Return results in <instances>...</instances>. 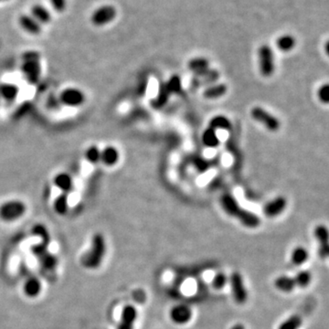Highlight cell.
Masks as SVG:
<instances>
[{"instance_id":"obj_1","label":"cell","mask_w":329,"mask_h":329,"mask_svg":"<svg viewBox=\"0 0 329 329\" xmlns=\"http://www.w3.org/2000/svg\"><path fill=\"white\" fill-rule=\"evenodd\" d=\"M222 206L225 212L238 218L239 222L247 228H257L261 224V220L256 214L248 209L241 208L236 198L231 194H224L222 199Z\"/></svg>"},{"instance_id":"obj_2","label":"cell","mask_w":329,"mask_h":329,"mask_svg":"<svg viewBox=\"0 0 329 329\" xmlns=\"http://www.w3.org/2000/svg\"><path fill=\"white\" fill-rule=\"evenodd\" d=\"M106 241L101 233H94L91 238L90 250L82 255L81 265L84 268L94 270L99 268L106 253Z\"/></svg>"},{"instance_id":"obj_3","label":"cell","mask_w":329,"mask_h":329,"mask_svg":"<svg viewBox=\"0 0 329 329\" xmlns=\"http://www.w3.org/2000/svg\"><path fill=\"white\" fill-rule=\"evenodd\" d=\"M311 282L312 274L309 271H301L294 276H279L274 280V286L283 293H290L294 289L307 287Z\"/></svg>"},{"instance_id":"obj_4","label":"cell","mask_w":329,"mask_h":329,"mask_svg":"<svg viewBox=\"0 0 329 329\" xmlns=\"http://www.w3.org/2000/svg\"><path fill=\"white\" fill-rule=\"evenodd\" d=\"M23 62L21 64V71L26 80L31 84L37 83L41 74L40 54L37 51H26L22 55Z\"/></svg>"},{"instance_id":"obj_5","label":"cell","mask_w":329,"mask_h":329,"mask_svg":"<svg viewBox=\"0 0 329 329\" xmlns=\"http://www.w3.org/2000/svg\"><path fill=\"white\" fill-rule=\"evenodd\" d=\"M27 212V205L18 198L6 200L0 204V220L5 223H14Z\"/></svg>"},{"instance_id":"obj_6","label":"cell","mask_w":329,"mask_h":329,"mask_svg":"<svg viewBox=\"0 0 329 329\" xmlns=\"http://www.w3.org/2000/svg\"><path fill=\"white\" fill-rule=\"evenodd\" d=\"M58 99L63 106L70 108L81 107L86 101V94L78 87H67L58 95Z\"/></svg>"},{"instance_id":"obj_7","label":"cell","mask_w":329,"mask_h":329,"mask_svg":"<svg viewBox=\"0 0 329 329\" xmlns=\"http://www.w3.org/2000/svg\"><path fill=\"white\" fill-rule=\"evenodd\" d=\"M231 290L234 301L239 304H245L248 299V293L245 287L243 275L239 272H234L230 276Z\"/></svg>"},{"instance_id":"obj_8","label":"cell","mask_w":329,"mask_h":329,"mask_svg":"<svg viewBox=\"0 0 329 329\" xmlns=\"http://www.w3.org/2000/svg\"><path fill=\"white\" fill-rule=\"evenodd\" d=\"M117 14V10L114 6H101L91 13V24L95 27H103L111 23L116 19Z\"/></svg>"},{"instance_id":"obj_9","label":"cell","mask_w":329,"mask_h":329,"mask_svg":"<svg viewBox=\"0 0 329 329\" xmlns=\"http://www.w3.org/2000/svg\"><path fill=\"white\" fill-rule=\"evenodd\" d=\"M259 63L260 71L263 76L273 75L274 71V51L268 45L261 46L259 49Z\"/></svg>"},{"instance_id":"obj_10","label":"cell","mask_w":329,"mask_h":329,"mask_svg":"<svg viewBox=\"0 0 329 329\" xmlns=\"http://www.w3.org/2000/svg\"><path fill=\"white\" fill-rule=\"evenodd\" d=\"M181 89V81L180 78L177 76H173L167 83L163 84L160 87V91L158 93L157 99L154 101V105L157 108L162 107L166 102L169 95L173 92H178Z\"/></svg>"},{"instance_id":"obj_11","label":"cell","mask_w":329,"mask_h":329,"mask_svg":"<svg viewBox=\"0 0 329 329\" xmlns=\"http://www.w3.org/2000/svg\"><path fill=\"white\" fill-rule=\"evenodd\" d=\"M251 115L254 120L262 123L264 127L271 131H277L280 128V121L273 115L269 114L261 107H254Z\"/></svg>"},{"instance_id":"obj_12","label":"cell","mask_w":329,"mask_h":329,"mask_svg":"<svg viewBox=\"0 0 329 329\" xmlns=\"http://www.w3.org/2000/svg\"><path fill=\"white\" fill-rule=\"evenodd\" d=\"M314 236L318 243V255L321 259H326L329 254V233L324 225L316 226L314 231Z\"/></svg>"},{"instance_id":"obj_13","label":"cell","mask_w":329,"mask_h":329,"mask_svg":"<svg viewBox=\"0 0 329 329\" xmlns=\"http://www.w3.org/2000/svg\"><path fill=\"white\" fill-rule=\"evenodd\" d=\"M137 316V309L132 304H127L122 310L121 318L117 329H134Z\"/></svg>"},{"instance_id":"obj_14","label":"cell","mask_w":329,"mask_h":329,"mask_svg":"<svg viewBox=\"0 0 329 329\" xmlns=\"http://www.w3.org/2000/svg\"><path fill=\"white\" fill-rule=\"evenodd\" d=\"M170 318L175 324H187L192 318V311L187 305H176L170 310Z\"/></svg>"},{"instance_id":"obj_15","label":"cell","mask_w":329,"mask_h":329,"mask_svg":"<svg viewBox=\"0 0 329 329\" xmlns=\"http://www.w3.org/2000/svg\"><path fill=\"white\" fill-rule=\"evenodd\" d=\"M309 307L302 309L301 311L292 314L285 319L283 323L279 324L278 329H299L304 323V319L308 312Z\"/></svg>"},{"instance_id":"obj_16","label":"cell","mask_w":329,"mask_h":329,"mask_svg":"<svg viewBox=\"0 0 329 329\" xmlns=\"http://www.w3.org/2000/svg\"><path fill=\"white\" fill-rule=\"evenodd\" d=\"M287 201L284 197H275L273 200L269 201L263 208V212L270 218H274L280 215L286 208Z\"/></svg>"},{"instance_id":"obj_17","label":"cell","mask_w":329,"mask_h":329,"mask_svg":"<svg viewBox=\"0 0 329 329\" xmlns=\"http://www.w3.org/2000/svg\"><path fill=\"white\" fill-rule=\"evenodd\" d=\"M19 24L23 31L31 35H39L42 31L41 24L31 15H21L19 18Z\"/></svg>"},{"instance_id":"obj_18","label":"cell","mask_w":329,"mask_h":329,"mask_svg":"<svg viewBox=\"0 0 329 329\" xmlns=\"http://www.w3.org/2000/svg\"><path fill=\"white\" fill-rule=\"evenodd\" d=\"M53 184L61 193L69 194L73 189V178L67 172H60L56 174L53 177Z\"/></svg>"},{"instance_id":"obj_19","label":"cell","mask_w":329,"mask_h":329,"mask_svg":"<svg viewBox=\"0 0 329 329\" xmlns=\"http://www.w3.org/2000/svg\"><path fill=\"white\" fill-rule=\"evenodd\" d=\"M120 159V152L114 146H106L101 149V161L106 167H114Z\"/></svg>"},{"instance_id":"obj_20","label":"cell","mask_w":329,"mask_h":329,"mask_svg":"<svg viewBox=\"0 0 329 329\" xmlns=\"http://www.w3.org/2000/svg\"><path fill=\"white\" fill-rule=\"evenodd\" d=\"M20 94V87L11 82H3L0 84V97L8 102L15 101Z\"/></svg>"},{"instance_id":"obj_21","label":"cell","mask_w":329,"mask_h":329,"mask_svg":"<svg viewBox=\"0 0 329 329\" xmlns=\"http://www.w3.org/2000/svg\"><path fill=\"white\" fill-rule=\"evenodd\" d=\"M41 290H42L41 282L40 279L36 277H30L27 279L23 286L24 294L30 298H35L37 296H39L41 294Z\"/></svg>"},{"instance_id":"obj_22","label":"cell","mask_w":329,"mask_h":329,"mask_svg":"<svg viewBox=\"0 0 329 329\" xmlns=\"http://www.w3.org/2000/svg\"><path fill=\"white\" fill-rule=\"evenodd\" d=\"M31 17H33L41 25L48 24L51 21L50 11L44 6L40 4H36L31 8Z\"/></svg>"},{"instance_id":"obj_23","label":"cell","mask_w":329,"mask_h":329,"mask_svg":"<svg viewBox=\"0 0 329 329\" xmlns=\"http://www.w3.org/2000/svg\"><path fill=\"white\" fill-rule=\"evenodd\" d=\"M69 194L61 193L60 195H58L53 201L54 211L60 216H64L69 211Z\"/></svg>"},{"instance_id":"obj_24","label":"cell","mask_w":329,"mask_h":329,"mask_svg":"<svg viewBox=\"0 0 329 329\" xmlns=\"http://www.w3.org/2000/svg\"><path fill=\"white\" fill-rule=\"evenodd\" d=\"M291 262L295 266H300L306 263L309 259V253L307 249L303 246H297L291 253Z\"/></svg>"},{"instance_id":"obj_25","label":"cell","mask_w":329,"mask_h":329,"mask_svg":"<svg viewBox=\"0 0 329 329\" xmlns=\"http://www.w3.org/2000/svg\"><path fill=\"white\" fill-rule=\"evenodd\" d=\"M31 233H32V235L38 236L39 238H41V243L45 244L47 246L50 245L51 242V234L44 224H42V223L34 224L31 229Z\"/></svg>"},{"instance_id":"obj_26","label":"cell","mask_w":329,"mask_h":329,"mask_svg":"<svg viewBox=\"0 0 329 329\" xmlns=\"http://www.w3.org/2000/svg\"><path fill=\"white\" fill-rule=\"evenodd\" d=\"M83 156L86 162L91 165H97L101 161V148H99L96 145L89 146L85 149Z\"/></svg>"},{"instance_id":"obj_27","label":"cell","mask_w":329,"mask_h":329,"mask_svg":"<svg viewBox=\"0 0 329 329\" xmlns=\"http://www.w3.org/2000/svg\"><path fill=\"white\" fill-rule=\"evenodd\" d=\"M208 61L205 58H194L192 60L188 61V69L193 72L196 73V75L206 71L208 69Z\"/></svg>"},{"instance_id":"obj_28","label":"cell","mask_w":329,"mask_h":329,"mask_svg":"<svg viewBox=\"0 0 329 329\" xmlns=\"http://www.w3.org/2000/svg\"><path fill=\"white\" fill-rule=\"evenodd\" d=\"M40 263H41L42 268L48 270V271H52L57 267L58 263H59V259L56 256L55 254L53 253H45L42 257L39 259Z\"/></svg>"},{"instance_id":"obj_29","label":"cell","mask_w":329,"mask_h":329,"mask_svg":"<svg viewBox=\"0 0 329 329\" xmlns=\"http://www.w3.org/2000/svg\"><path fill=\"white\" fill-rule=\"evenodd\" d=\"M227 91V86L225 84H216L207 88L204 91V96L208 99H217L223 96Z\"/></svg>"},{"instance_id":"obj_30","label":"cell","mask_w":329,"mask_h":329,"mask_svg":"<svg viewBox=\"0 0 329 329\" xmlns=\"http://www.w3.org/2000/svg\"><path fill=\"white\" fill-rule=\"evenodd\" d=\"M276 46L279 50L287 52L294 49L295 46V39L291 35L281 36L276 41Z\"/></svg>"},{"instance_id":"obj_31","label":"cell","mask_w":329,"mask_h":329,"mask_svg":"<svg viewBox=\"0 0 329 329\" xmlns=\"http://www.w3.org/2000/svg\"><path fill=\"white\" fill-rule=\"evenodd\" d=\"M202 141L203 144L208 147H217L220 145V140L216 135V132L210 127H208L203 133Z\"/></svg>"},{"instance_id":"obj_32","label":"cell","mask_w":329,"mask_h":329,"mask_svg":"<svg viewBox=\"0 0 329 329\" xmlns=\"http://www.w3.org/2000/svg\"><path fill=\"white\" fill-rule=\"evenodd\" d=\"M209 127L212 129H224L229 130L232 127V123L227 117L223 116H217L209 122Z\"/></svg>"},{"instance_id":"obj_33","label":"cell","mask_w":329,"mask_h":329,"mask_svg":"<svg viewBox=\"0 0 329 329\" xmlns=\"http://www.w3.org/2000/svg\"><path fill=\"white\" fill-rule=\"evenodd\" d=\"M227 283H228V277L226 276V274L224 273H218L213 277L211 284H212L213 288L221 290L225 287Z\"/></svg>"},{"instance_id":"obj_34","label":"cell","mask_w":329,"mask_h":329,"mask_svg":"<svg viewBox=\"0 0 329 329\" xmlns=\"http://www.w3.org/2000/svg\"><path fill=\"white\" fill-rule=\"evenodd\" d=\"M48 247H49V246H47V245L43 244V243H38V244H35V245H33V246L31 247V253H32V254L35 256L36 258L39 260V259L42 257L45 253L49 252Z\"/></svg>"},{"instance_id":"obj_35","label":"cell","mask_w":329,"mask_h":329,"mask_svg":"<svg viewBox=\"0 0 329 329\" xmlns=\"http://www.w3.org/2000/svg\"><path fill=\"white\" fill-rule=\"evenodd\" d=\"M318 98L319 100L324 103L328 102L329 86L327 84H324L323 86L320 87L318 91Z\"/></svg>"},{"instance_id":"obj_36","label":"cell","mask_w":329,"mask_h":329,"mask_svg":"<svg viewBox=\"0 0 329 329\" xmlns=\"http://www.w3.org/2000/svg\"><path fill=\"white\" fill-rule=\"evenodd\" d=\"M50 3L57 12H63L67 7V0H50Z\"/></svg>"},{"instance_id":"obj_37","label":"cell","mask_w":329,"mask_h":329,"mask_svg":"<svg viewBox=\"0 0 329 329\" xmlns=\"http://www.w3.org/2000/svg\"><path fill=\"white\" fill-rule=\"evenodd\" d=\"M231 329H246V328H245V326H244V324H241V323H239V324H234L233 327H232V328Z\"/></svg>"},{"instance_id":"obj_38","label":"cell","mask_w":329,"mask_h":329,"mask_svg":"<svg viewBox=\"0 0 329 329\" xmlns=\"http://www.w3.org/2000/svg\"><path fill=\"white\" fill-rule=\"evenodd\" d=\"M6 1H9V0H0V2H6Z\"/></svg>"}]
</instances>
